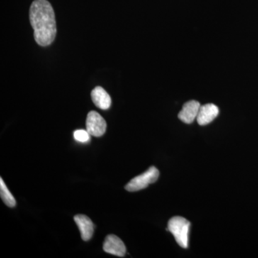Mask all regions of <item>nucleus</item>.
Returning <instances> with one entry per match:
<instances>
[{"label": "nucleus", "mask_w": 258, "mask_h": 258, "mask_svg": "<svg viewBox=\"0 0 258 258\" xmlns=\"http://www.w3.org/2000/svg\"><path fill=\"white\" fill-rule=\"evenodd\" d=\"M107 123L98 112L90 111L86 119V129L88 133L96 137H102L106 133Z\"/></svg>", "instance_id": "20e7f679"}, {"label": "nucleus", "mask_w": 258, "mask_h": 258, "mask_svg": "<svg viewBox=\"0 0 258 258\" xmlns=\"http://www.w3.org/2000/svg\"><path fill=\"white\" fill-rule=\"evenodd\" d=\"M74 221L79 227L82 240H91L94 232V225L91 219L85 215H77L74 217Z\"/></svg>", "instance_id": "0eeeda50"}, {"label": "nucleus", "mask_w": 258, "mask_h": 258, "mask_svg": "<svg viewBox=\"0 0 258 258\" xmlns=\"http://www.w3.org/2000/svg\"><path fill=\"white\" fill-rule=\"evenodd\" d=\"M219 108L212 103L200 106L197 120L200 125H208L213 121L219 114Z\"/></svg>", "instance_id": "423d86ee"}, {"label": "nucleus", "mask_w": 258, "mask_h": 258, "mask_svg": "<svg viewBox=\"0 0 258 258\" xmlns=\"http://www.w3.org/2000/svg\"><path fill=\"white\" fill-rule=\"evenodd\" d=\"M159 171L155 166H151L143 174L136 176L125 185L128 191H137L147 188L149 184L156 182L159 179Z\"/></svg>", "instance_id": "7ed1b4c3"}, {"label": "nucleus", "mask_w": 258, "mask_h": 258, "mask_svg": "<svg viewBox=\"0 0 258 258\" xmlns=\"http://www.w3.org/2000/svg\"><path fill=\"white\" fill-rule=\"evenodd\" d=\"M103 248L107 253L118 257H124L126 252V248L123 241L114 235L107 236L103 242Z\"/></svg>", "instance_id": "39448f33"}, {"label": "nucleus", "mask_w": 258, "mask_h": 258, "mask_svg": "<svg viewBox=\"0 0 258 258\" xmlns=\"http://www.w3.org/2000/svg\"><path fill=\"white\" fill-rule=\"evenodd\" d=\"M91 134L88 133L87 130H83V129H80V130H76L74 132V137L77 142H81V143H86L88 141H90V137Z\"/></svg>", "instance_id": "9b49d317"}, {"label": "nucleus", "mask_w": 258, "mask_h": 258, "mask_svg": "<svg viewBox=\"0 0 258 258\" xmlns=\"http://www.w3.org/2000/svg\"><path fill=\"white\" fill-rule=\"evenodd\" d=\"M34 37L39 45L46 47L55 40L57 28L55 12L47 0H34L30 8Z\"/></svg>", "instance_id": "f257e3e1"}, {"label": "nucleus", "mask_w": 258, "mask_h": 258, "mask_svg": "<svg viewBox=\"0 0 258 258\" xmlns=\"http://www.w3.org/2000/svg\"><path fill=\"white\" fill-rule=\"evenodd\" d=\"M0 196H1L2 200L4 202L7 206L11 208H15L16 205V200L8 188L7 187L3 178H0Z\"/></svg>", "instance_id": "9d476101"}, {"label": "nucleus", "mask_w": 258, "mask_h": 258, "mask_svg": "<svg viewBox=\"0 0 258 258\" xmlns=\"http://www.w3.org/2000/svg\"><path fill=\"white\" fill-rule=\"evenodd\" d=\"M200 106H201V105L198 101H188L183 106L182 109L179 112L178 117L181 121L187 123V124H190L198 117Z\"/></svg>", "instance_id": "6e6552de"}, {"label": "nucleus", "mask_w": 258, "mask_h": 258, "mask_svg": "<svg viewBox=\"0 0 258 258\" xmlns=\"http://www.w3.org/2000/svg\"><path fill=\"white\" fill-rule=\"evenodd\" d=\"M190 222L181 217H174L168 222L166 230L174 235L176 242L182 248L186 249L189 243Z\"/></svg>", "instance_id": "f03ea898"}, {"label": "nucleus", "mask_w": 258, "mask_h": 258, "mask_svg": "<svg viewBox=\"0 0 258 258\" xmlns=\"http://www.w3.org/2000/svg\"><path fill=\"white\" fill-rule=\"evenodd\" d=\"M93 103L102 110H108L111 106V98L101 86H97L91 92Z\"/></svg>", "instance_id": "1a4fd4ad"}]
</instances>
